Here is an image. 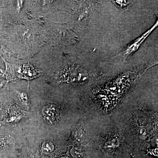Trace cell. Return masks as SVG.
<instances>
[{
  "mask_svg": "<svg viewBox=\"0 0 158 158\" xmlns=\"http://www.w3.org/2000/svg\"><path fill=\"white\" fill-rule=\"evenodd\" d=\"M158 24V21H157L156 23L151 28L144 33V34H142L140 37H138L135 41H133L121 53L122 57L123 59L124 62L126 61L128 58H129L132 55L138 50L142 44L144 42L145 40L147 38L154 30L157 27Z\"/></svg>",
  "mask_w": 158,
  "mask_h": 158,
  "instance_id": "1",
  "label": "cell"
},
{
  "mask_svg": "<svg viewBox=\"0 0 158 158\" xmlns=\"http://www.w3.org/2000/svg\"><path fill=\"white\" fill-rule=\"evenodd\" d=\"M43 114L46 121L50 124L56 122L58 117L56 108L53 105H49L43 109Z\"/></svg>",
  "mask_w": 158,
  "mask_h": 158,
  "instance_id": "2",
  "label": "cell"
},
{
  "mask_svg": "<svg viewBox=\"0 0 158 158\" xmlns=\"http://www.w3.org/2000/svg\"><path fill=\"white\" fill-rule=\"evenodd\" d=\"M37 69L31 65H26L23 69V74L27 78H33L37 75Z\"/></svg>",
  "mask_w": 158,
  "mask_h": 158,
  "instance_id": "3",
  "label": "cell"
},
{
  "mask_svg": "<svg viewBox=\"0 0 158 158\" xmlns=\"http://www.w3.org/2000/svg\"><path fill=\"white\" fill-rule=\"evenodd\" d=\"M54 149V146L53 143L50 141H45L43 143L41 150L45 154L52 152Z\"/></svg>",
  "mask_w": 158,
  "mask_h": 158,
  "instance_id": "4",
  "label": "cell"
},
{
  "mask_svg": "<svg viewBox=\"0 0 158 158\" xmlns=\"http://www.w3.org/2000/svg\"><path fill=\"white\" fill-rule=\"evenodd\" d=\"M113 2V3L120 8H123V7H126L127 5L130 4V2L129 1H112Z\"/></svg>",
  "mask_w": 158,
  "mask_h": 158,
  "instance_id": "5",
  "label": "cell"
},
{
  "mask_svg": "<svg viewBox=\"0 0 158 158\" xmlns=\"http://www.w3.org/2000/svg\"><path fill=\"white\" fill-rule=\"evenodd\" d=\"M19 99L23 103L27 106L28 105V99L27 94L25 93H20L19 95Z\"/></svg>",
  "mask_w": 158,
  "mask_h": 158,
  "instance_id": "6",
  "label": "cell"
},
{
  "mask_svg": "<svg viewBox=\"0 0 158 158\" xmlns=\"http://www.w3.org/2000/svg\"><path fill=\"white\" fill-rule=\"evenodd\" d=\"M4 85H5V81H2L0 82V89L2 88Z\"/></svg>",
  "mask_w": 158,
  "mask_h": 158,
  "instance_id": "7",
  "label": "cell"
}]
</instances>
